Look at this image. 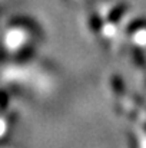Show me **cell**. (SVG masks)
<instances>
[{"instance_id":"obj_1","label":"cell","mask_w":146,"mask_h":148,"mask_svg":"<svg viewBox=\"0 0 146 148\" xmlns=\"http://www.w3.org/2000/svg\"><path fill=\"white\" fill-rule=\"evenodd\" d=\"M125 12H126V4H119L110 12V14L107 16V20L110 23H117L122 19V16L125 14Z\"/></svg>"},{"instance_id":"obj_2","label":"cell","mask_w":146,"mask_h":148,"mask_svg":"<svg viewBox=\"0 0 146 148\" xmlns=\"http://www.w3.org/2000/svg\"><path fill=\"white\" fill-rule=\"evenodd\" d=\"M90 26H92L93 30H100V27H102V20H100L99 16H92V19H90Z\"/></svg>"}]
</instances>
